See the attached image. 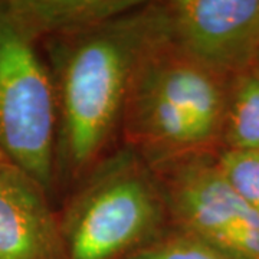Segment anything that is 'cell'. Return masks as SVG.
Segmentation results:
<instances>
[{
	"label": "cell",
	"instance_id": "8",
	"mask_svg": "<svg viewBox=\"0 0 259 259\" xmlns=\"http://www.w3.org/2000/svg\"><path fill=\"white\" fill-rule=\"evenodd\" d=\"M140 0H8L10 13L44 44L72 35L136 8Z\"/></svg>",
	"mask_w": 259,
	"mask_h": 259
},
{
	"label": "cell",
	"instance_id": "12",
	"mask_svg": "<svg viewBox=\"0 0 259 259\" xmlns=\"http://www.w3.org/2000/svg\"><path fill=\"white\" fill-rule=\"evenodd\" d=\"M8 164H10V161L8 160V158H6V156H5V154L0 151V171H2L5 167L8 166Z\"/></svg>",
	"mask_w": 259,
	"mask_h": 259
},
{
	"label": "cell",
	"instance_id": "13",
	"mask_svg": "<svg viewBox=\"0 0 259 259\" xmlns=\"http://www.w3.org/2000/svg\"><path fill=\"white\" fill-rule=\"evenodd\" d=\"M253 66H255V68H256V69L259 71V56H258V59H256V62H255V65H253Z\"/></svg>",
	"mask_w": 259,
	"mask_h": 259
},
{
	"label": "cell",
	"instance_id": "7",
	"mask_svg": "<svg viewBox=\"0 0 259 259\" xmlns=\"http://www.w3.org/2000/svg\"><path fill=\"white\" fill-rule=\"evenodd\" d=\"M0 259H69L49 193L12 163L0 171Z\"/></svg>",
	"mask_w": 259,
	"mask_h": 259
},
{
	"label": "cell",
	"instance_id": "5",
	"mask_svg": "<svg viewBox=\"0 0 259 259\" xmlns=\"http://www.w3.org/2000/svg\"><path fill=\"white\" fill-rule=\"evenodd\" d=\"M216 156H196L156 170L173 226L236 258L259 259V213L226 182Z\"/></svg>",
	"mask_w": 259,
	"mask_h": 259
},
{
	"label": "cell",
	"instance_id": "10",
	"mask_svg": "<svg viewBox=\"0 0 259 259\" xmlns=\"http://www.w3.org/2000/svg\"><path fill=\"white\" fill-rule=\"evenodd\" d=\"M130 259H239L193 235L171 228L164 236Z\"/></svg>",
	"mask_w": 259,
	"mask_h": 259
},
{
	"label": "cell",
	"instance_id": "9",
	"mask_svg": "<svg viewBox=\"0 0 259 259\" xmlns=\"http://www.w3.org/2000/svg\"><path fill=\"white\" fill-rule=\"evenodd\" d=\"M259 153V71L233 76L223 120L221 151Z\"/></svg>",
	"mask_w": 259,
	"mask_h": 259
},
{
	"label": "cell",
	"instance_id": "6",
	"mask_svg": "<svg viewBox=\"0 0 259 259\" xmlns=\"http://www.w3.org/2000/svg\"><path fill=\"white\" fill-rule=\"evenodd\" d=\"M160 36L235 76L259 56V0H156Z\"/></svg>",
	"mask_w": 259,
	"mask_h": 259
},
{
	"label": "cell",
	"instance_id": "3",
	"mask_svg": "<svg viewBox=\"0 0 259 259\" xmlns=\"http://www.w3.org/2000/svg\"><path fill=\"white\" fill-rule=\"evenodd\" d=\"M58 214L69 259H130L173 228L157 171L124 144L69 190Z\"/></svg>",
	"mask_w": 259,
	"mask_h": 259
},
{
	"label": "cell",
	"instance_id": "4",
	"mask_svg": "<svg viewBox=\"0 0 259 259\" xmlns=\"http://www.w3.org/2000/svg\"><path fill=\"white\" fill-rule=\"evenodd\" d=\"M39 44L0 2V151L51 194L58 112L54 78Z\"/></svg>",
	"mask_w": 259,
	"mask_h": 259
},
{
	"label": "cell",
	"instance_id": "1",
	"mask_svg": "<svg viewBox=\"0 0 259 259\" xmlns=\"http://www.w3.org/2000/svg\"><path fill=\"white\" fill-rule=\"evenodd\" d=\"M154 32V3L140 2L107 22L42 44L56 95L55 190H71L121 144L130 83Z\"/></svg>",
	"mask_w": 259,
	"mask_h": 259
},
{
	"label": "cell",
	"instance_id": "11",
	"mask_svg": "<svg viewBox=\"0 0 259 259\" xmlns=\"http://www.w3.org/2000/svg\"><path fill=\"white\" fill-rule=\"evenodd\" d=\"M216 163L233 190L259 213V153L222 150Z\"/></svg>",
	"mask_w": 259,
	"mask_h": 259
},
{
	"label": "cell",
	"instance_id": "2",
	"mask_svg": "<svg viewBox=\"0 0 259 259\" xmlns=\"http://www.w3.org/2000/svg\"><path fill=\"white\" fill-rule=\"evenodd\" d=\"M232 79L164 40L156 18L130 83L121 144L154 170L218 154Z\"/></svg>",
	"mask_w": 259,
	"mask_h": 259
}]
</instances>
